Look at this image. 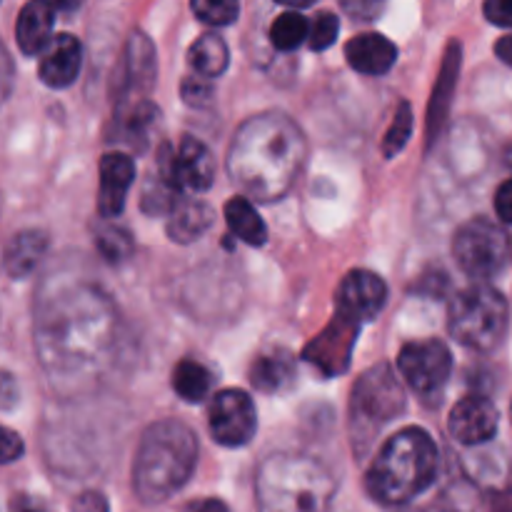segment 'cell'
Segmentation results:
<instances>
[{"label": "cell", "mask_w": 512, "mask_h": 512, "mask_svg": "<svg viewBox=\"0 0 512 512\" xmlns=\"http://www.w3.org/2000/svg\"><path fill=\"white\" fill-rule=\"evenodd\" d=\"M118 343V310L98 285L78 280L43 290L35 308V350L60 393L93 388L113 365Z\"/></svg>", "instance_id": "1"}, {"label": "cell", "mask_w": 512, "mask_h": 512, "mask_svg": "<svg viewBox=\"0 0 512 512\" xmlns=\"http://www.w3.org/2000/svg\"><path fill=\"white\" fill-rule=\"evenodd\" d=\"M308 143L290 115L280 110L253 115L233 135L228 153V173L250 198L273 203L298 180Z\"/></svg>", "instance_id": "2"}, {"label": "cell", "mask_w": 512, "mask_h": 512, "mask_svg": "<svg viewBox=\"0 0 512 512\" xmlns=\"http://www.w3.org/2000/svg\"><path fill=\"white\" fill-rule=\"evenodd\" d=\"M438 475V445L423 428L398 430L370 463L365 485L380 505H405L423 495Z\"/></svg>", "instance_id": "3"}, {"label": "cell", "mask_w": 512, "mask_h": 512, "mask_svg": "<svg viewBox=\"0 0 512 512\" xmlns=\"http://www.w3.org/2000/svg\"><path fill=\"white\" fill-rule=\"evenodd\" d=\"M198 465V438L178 420H160L143 433L133 463V490L145 505L165 503Z\"/></svg>", "instance_id": "4"}, {"label": "cell", "mask_w": 512, "mask_h": 512, "mask_svg": "<svg viewBox=\"0 0 512 512\" xmlns=\"http://www.w3.org/2000/svg\"><path fill=\"white\" fill-rule=\"evenodd\" d=\"M260 512H328L335 480L325 465L308 455H270L255 475Z\"/></svg>", "instance_id": "5"}, {"label": "cell", "mask_w": 512, "mask_h": 512, "mask_svg": "<svg viewBox=\"0 0 512 512\" xmlns=\"http://www.w3.org/2000/svg\"><path fill=\"white\" fill-rule=\"evenodd\" d=\"M405 410V390L393 365L380 363L365 370L350 395V433L358 455L368 453L380 430Z\"/></svg>", "instance_id": "6"}, {"label": "cell", "mask_w": 512, "mask_h": 512, "mask_svg": "<svg viewBox=\"0 0 512 512\" xmlns=\"http://www.w3.org/2000/svg\"><path fill=\"white\" fill-rule=\"evenodd\" d=\"M510 325L508 300L488 283H475L460 290L450 303L448 328L460 345L488 353L503 343Z\"/></svg>", "instance_id": "7"}, {"label": "cell", "mask_w": 512, "mask_h": 512, "mask_svg": "<svg viewBox=\"0 0 512 512\" xmlns=\"http://www.w3.org/2000/svg\"><path fill=\"white\" fill-rule=\"evenodd\" d=\"M453 255L465 275L485 283L503 273L505 263H508V235L493 220L475 218L455 233Z\"/></svg>", "instance_id": "8"}, {"label": "cell", "mask_w": 512, "mask_h": 512, "mask_svg": "<svg viewBox=\"0 0 512 512\" xmlns=\"http://www.w3.org/2000/svg\"><path fill=\"white\" fill-rule=\"evenodd\" d=\"M398 373L415 393L433 395L448 383L453 373V355L443 340L408 343L398 355Z\"/></svg>", "instance_id": "9"}, {"label": "cell", "mask_w": 512, "mask_h": 512, "mask_svg": "<svg viewBox=\"0 0 512 512\" xmlns=\"http://www.w3.org/2000/svg\"><path fill=\"white\" fill-rule=\"evenodd\" d=\"M210 435L223 448H243L258 430V413L248 393L238 388L220 390L210 403Z\"/></svg>", "instance_id": "10"}, {"label": "cell", "mask_w": 512, "mask_h": 512, "mask_svg": "<svg viewBox=\"0 0 512 512\" xmlns=\"http://www.w3.org/2000/svg\"><path fill=\"white\" fill-rule=\"evenodd\" d=\"M158 175L168 180L173 188L193 190V193H203L213 185L215 180V160L208 145H203L195 138L180 140L178 150H163V160H160Z\"/></svg>", "instance_id": "11"}, {"label": "cell", "mask_w": 512, "mask_h": 512, "mask_svg": "<svg viewBox=\"0 0 512 512\" xmlns=\"http://www.w3.org/2000/svg\"><path fill=\"white\" fill-rule=\"evenodd\" d=\"M385 303H388V285L383 283V278L358 268L350 270L340 280L338 295H335V313L363 328L365 323L378 318Z\"/></svg>", "instance_id": "12"}, {"label": "cell", "mask_w": 512, "mask_h": 512, "mask_svg": "<svg viewBox=\"0 0 512 512\" xmlns=\"http://www.w3.org/2000/svg\"><path fill=\"white\" fill-rule=\"evenodd\" d=\"M360 325L353 320L343 318L335 313L328 328L320 335H315L303 350V358L308 360L313 368L320 373L333 378V375H343L350 368V358H353L355 340H358Z\"/></svg>", "instance_id": "13"}, {"label": "cell", "mask_w": 512, "mask_h": 512, "mask_svg": "<svg viewBox=\"0 0 512 512\" xmlns=\"http://www.w3.org/2000/svg\"><path fill=\"white\" fill-rule=\"evenodd\" d=\"M450 435L460 445H483L490 443L498 433L500 415L498 408L488 398L468 395L450 410Z\"/></svg>", "instance_id": "14"}, {"label": "cell", "mask_w": 512, "mask_h": 512, "mask_svg": "<svg viewBox=\"0 0 512 512\" xmlns=\"http://www.w3.org/2000/svg\"><path fill=\"white\" fill-rule=\"evenodd\" d=\"M155 73H158V65H155L153 43L148 35L135 30L125 45L123 70H120V105L130 103L133 95L138 98V95L148 93L155 83Z\"/></svg>", "instance_id": "15"}, {"label": "cell", "mask_w": 512, "mask_h": 512, "mask_svg": "<svg viewBox=\"0 0 512 512\" xmlns=\"http://www.w3.org/2000/svg\"><path fill=\"white\" fill-rule=\"evenodd\" d=\"M80 68H83V45L75 35L60 33L43 50L38 75L48 88L63 90L78 80Z\"/></svg>", "instance_id": "16"}, {"label": "cell", "mask_w": 512, "mask_h": 512, "mask_svg": "<svg viewBox=\"0 0 512 512\" xmlns=\"http://www.w3.org/2000/svg\"><path fill=\"white\" fill-rule=\"evenodd\" d=\"M135 180V163L128 153H105L100 160L98 210L103 218H118L125 208V198Z\"/></svg>", "instance_id": "17"}, {"label": "cell", "mask_w": 512, "mask_h": 512, "mask_svg": "<svg viewBox=\"0 0 512 512\" xmlns=\"http://www.w3.org/2000/svg\"><path fill=\"white\" fill-rule=\"evenodd\" d=\"M345 58L350 68L363 75H385L398 60L393 40L380 33H360L345 45Z\"/></svg>", "instance_id": "18"}, {"label": "cell", "mask_w": 512, "mask_h": 512, "mask_svg": "<svg viewBox=\"0 0 512 512\" xmlns=\"http://www.w3.org/2000/svg\"><path fill=\"white\" fill-rule=\"evenodd\" d=\"M53 23H55V5L53 3H33L23 5L15 23V40L18 48L25 55H38L48 48L53 40Z\"/></svg>", "instance_id": "19"}, {"label": "cell", "mask_w": 512, "mask_h": 512, "mask_svg": "<svg viewBox=\"0 0 512 512\" xmlns=\"http://www.w3.org/2000/svg\"><path fill=\"white\" fill-rule=\"evenodd\" d=\"M250 383L260 393H283L295 380V360L288 350L275 348L258 355L250 365Z\"/></svg>", "instance_id": "20"}, {"label": "cell", "mask_w": 512, "mask_h": 512, "mask_svg": "<svg viewBox=\"0 0 512 512\" xmlns=\"http://www.w3.org/2000/svg\"><path fill=\"white\" fill-rule=\"evenodd\" d=\"M45 250H48V235L43 230H23L13 235L3 255L10 278H28L45 258Z\"/></svg>", "instance_id": "21"}, {"label": "cell", "mask_w": 512, "mask_h": 512, "mask_svg": "<svg viewBox=\"0 0 512 512\" xmlns=\"http://www.w3.org/2000/svg\"><path fill=\"white\" fill-rule=\"evenodd\" d=\"M458 70H460V45L450 43L448 53H445V60H443V68H440V78H438V85H435L433 100H430V110H428V140L430 143L438 138L445 118H448L450 98H453L455 83H458Z\"/></svg>", "instance_id": "22"}, {"label": "cell", "mask_w": 512, "mask_h": 512, "mask_svg": "<svg viewBox=\"0 0 512 512\" xmlns=\"http://www.w3.org/2000/svg\"><path fill=\"white\" fill-rule=\"evenodd\" d=\"M213 208L203 200H180L168 215V235L175 243H193L213 225Z\"/></svg>", "instance_id": "23"}, {"label": "cell", "mask_w": 512, "mask_h": 512, "mask_svg": "<svg viewBox=\"0 0 512 512\" xmlns=\"http://www.w3.org/2000/svg\"><path fill=\"white\" fill-rule=\"evenodd\" d=\"M188 63L198 78L213 80L228 70L230 50L218 33H203L190 45Z\"/></svg>", "instance_id": "24"}, {"label": "cell", "mask_w": 512, "mask_h": 512, "mask_svg": "<svg viewBox=\"0 0 512 512\" xmlns=\"http://www.w3.org/2000/svg\"><path fill=\"white\" fill-rule=\"evenodd\" d=\"M225 223H228L230 233L235 238L253 245V248H260L268 240V228H265L263 218L253 208V203L248 198H243V195H235V198H230L225 203Z\"/></svg>", "instance_id": "25"}, {"label": "cell", "mask_w": 512, "mask_h": 512, "mask_svg": "<svg viewBox=\"0 0 512 512\" xmlns=\"http://www.w3.org/2000/svg\"><path fill=\"white\" fill-rule=\"evenodd\" d=\"M213 388V375L198 360H180L173 370V390L185 403H203Z\"/></svg>", "instance_id": "26"}, {"label": "cell", "mask_w": 512, "mask_h": 512, "mask_svg": "<svg viewBox=\"0 0 512 512\" xmlns=\"http://www.w3.org/2000/svg\"><path fill=\"white\" fill-rule=\"evenodd\" d=\"M160 123V110L155 108L148 100H138L135 105H130L128 113L120 118L123 125V138L125 143H130V148L145 150L148 148V140L153 135V130Z\"/></svg>", "instance_id": "27"}, {"label": "cell", "mask_w": 512, "mask_h": 512, "mask_svg": "<svg viewBox=\"0 0 512 512\" xmlns=\"http://www.w3.org/2000/svg\"><path fill=\"white\" fill-rule=\"evenodd\" d=\"M308 38V18H303L295 10H285L270 25V43L280 53H293Z\"/></svg>", "instance_id": "28"}, {"label": "cell", "mask_w": 512, "mask_h": 512, "mask_svg": "<svg viewBox=\"0 0 512 512\" xmlns=\"http://www.w3.org/2000/svg\"><path fill=\"white\" fill-rule=\"evenodd\" d=\"M180 200H183V195H180L178 188H173V185H170L168 180L160 178V175H153L150 183L145 185L140 205H143V210L148 215H170V210H173Z\"/></svg>", "instance_id": "29"}, {"label": "cell", "mask_w": 512, "mask_h": 512, "mask_svg": "<svg viewBox=\"0 0 512 512\" xmlns=\"http://www.w3.org/2000/svg\"><path fill=\"white\" fill-rule=\"evenodd\" d=\"M95 245H98L100 255L108 258V263H123L130 253H133V238L128 230L118 228V225H100L95 230Z\"/></svg>", "instance_id": "30"}, {"label": "cell", "mask_w": 512, "mask_h": 512, "mask_svg": "<svg viewBox=\"0 0 512 512\" xmlns=\"http://www.w3.org/2000/svg\"><path fill=\"white\" fill-rule=\"evenodd\" d=\"M410 135H413V108H410V103H400L398 110H395V118L393 123H390L388 133H385V140H383V153L385 158H393V155H398L400 150L408 145Z\"/></svg>", "instance_id": "31"}, {"label": "cell", "mask_w": 512, "mask_h": 512, "mask_svg": "<svg viewBox=\"0 0 512 512\" xmlns=\"http://www.w3.org/2000/svg\"><path fill=\"white\" fill-rule=\"evenodd\" d=\"M190 8L208 25H230L240 15V5L233 0H193Z\"/></svg>", "instance_id": "32"}, {"label": "cell", "mask_w": 512, "mask_h": 512, "mask_svg": "<svg viewBox=\"0 0 512 512\" xmlns=\"http://www.w3.org/2000/svg\"><path fill=\"white\" fill-rule=\"evenodd\" d=\"M340 33V20L338 15L330 13V10H320L315 15L313 25H308V38H310V48L313 50H325L338 40Z\"/></svg>", "instance_id": "33"}, {"label": "cell", "mask_w": 512, "mask_h": 512, "mask_svg": "<svg viewBox=\"0 0 512 512\" xmlns=\"http://www.w3.org/2000/svg\"><path fill=\"white\" fill-rule=\"evenodd\" d=\"M180 95H183V100L190 108H208L213 103L215 88L210 80L198 78V75H188L183 80V85H180Z\"/></svg>", "instance_id": "34"}, {"label": "cell", "mask_w": 512, "mask_h": 512, "mask_svg": "<svg viewBox=\"0 0 512 512\" xmlns=\"http://www.w3.org/2000/svg\"><path fill=\"white\" fill-rule=\"evenodd\" d=\"M23 450L25 448H23V440H20V435L0 425V465L15 463V460L23 455Z\"/></svg>", "instance_id": "35"}, {"label": "cell", "mask_w": 512, "mask_h": 512, "mask_svg": "<svg viewBox=\"0 0 512 512\" xmlns=\"http://www.w3.org/2000/svg\"><path fill=\"white\" fill-rule=\"evenodd\" d=\"M483 13L498 28H512V0H488Z\"/></svg>", "instance_id": "36"}, {"label": "cell", "mask_w": 512, "mask_h": 512, "mask_svg": "<svg viewBox=\"0 0 512 512\" xmlns=\"http://www.w3.org/2000/svg\"><path fill=\"white\" fill-rule=\"evenodd\" d=\"M13 80H15L13 60H10L8 48H5L3 40H0V105L8 100L10 90H13Z\"/></svg>", "instance_id": "37"}, {"label": "cell", "mask_w": 512, "mask_h": 512, "mask_svg": "<svg viewBox=\"0 0 512 512\" xmlns=\"http://www.w3.org/2000/svg\"><path fill=\"white\" fill-rule=\"evenodd\" d=\"M18 383L10 373L0 370V410H13L18 405Z\"/></svg>", "instance_id": "38"}, {"label": "cell", "mask_w": 512, "mask_h": 512, "mask_svg": "<svg viewBox=\"0 0 512 512\" xmlns=\"http://www.w3.org/2000/svg\"><path fill=\"white\" fill-rule=\"evenodd\" d=\"M495 213L503 223L512 225V180H505L495 193Z\"/></svg>", "instance_id": "39"}, {"label": "cell", "mask_w": 512, "mask_h": 512, "mask_svg": "<svg viewBox=\"0 0 512 512\" xmlns=\"http://www.w3.org/2000/svg\"><path fill=\"white\" fill-rule=\"evenodd\" d=\"M75 510L78 512H108V500L100 493H83L75 500Z\"/></svg>", "instance_id": "40"}, {"label": "cell", "mask_w": 512, "mask_h": 512, "mask_svg": "<svg viewBox=\"0 0 512 512\" xmlns=\"http://www.w3.org/2000/svg\"><path fill=\"white\" fill-rule=\"evenodd\" d=\"M180 512H230V510L223 500L203 498V500H193V503H188Z\"/></svg>", "instance_id": "41"}, {"label": "cell", "mask_w": 512, "mask_h": 512, "mask_svg": "<svg viewBox=\"0 0 512 512\" xmlns=\"http://www.w3.org/2000/svg\"><path fill=\"white\" fill-rule=\"evenodd\" d=\"M345 10H348V13H353L355 18L358 20H373L375 18V13H378L380 10V5H375V3H345L343 5Z\"/></svg>", "instance_id": "42"}, {"label": "cell", "mask_w": 512, "mask_h": 512, "mask_svg": "<svg viewBox=\"0 0 512 512\" xmlns=\"http://www.w3.org/2000/svg\"><path fill=\"white\" fill-rule=\"evenodd\" d=\"M495 53H498V58L503 60L505 65L512 68V35H505V38H500L498 43H495Z\"/></svg>", "instance_id": "43"}, {"label": "cell", "mask_w": 512, "mask_h": 512, "mask_svg": "<svg viewBox=\"0 0 512 512\" xmlns=\"http://www.w3.org/2000/svg\"><path fill=\"white\" fill-rule=\"evenodd\" d=\"M15 512H40V510L30 508V505H20V508H18V510H15Z\"/></svg>", "instance_id": "44"}, {"label": "cell", "mask_w": 512, "mask_h": 512, "mask_svg": "<svg viewBox=\"0 0 512 512\" xmlns=\"http://www.w3.org/2000/svg\"><path fill=\"white\" fill-rule=\"evenodd\" d=\"M413 512H433V510H413Z\"/></svg>", "instance_id": "45"}, {"label": "cell", "mask_w": 512, "mask_h": 512, "mask_svg": "<svg viewBox=\"0 0 512 512\" xmlns=\"http://www.w3.org/2000/svg\"><path fill=\"white\" fill-rule=\"evenodd\" d=\"M510 420H512V403H510Z\"/></svg>", "instance_id": "46"}]
</instances>
